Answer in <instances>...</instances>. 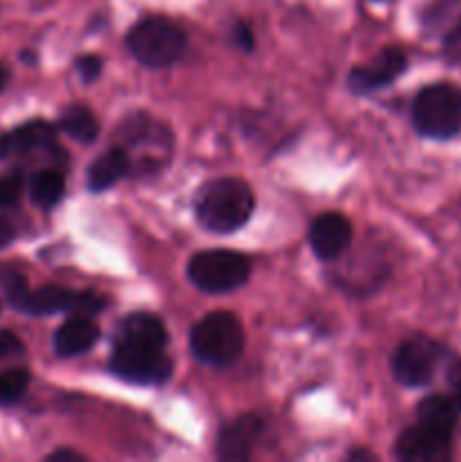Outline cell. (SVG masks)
<instances>
[{"instance_id": "cell-19", "label": "cell", "mask_w": 461, "mask_h": 462, "mask_svg": "<svg viewBox=\"0 0 461 462\" xmlns=\"http://www.w3.org/2000/svg\"><path fill=\"white\" fill-rule=\"evenodd\" d=\"M59 129L71 135L72 140H77V143L89 144L95 143V138L99 135V122L89 106H84V104H71L59 116Z\"/></svg>"}, {"instance_id": "cell-22", "label": "cell", "mask_w": 461, "mask_h": 462, "mask_svg": "<svg viewBox=\"0 0 461 462\" xmlns=\"http://www.w3.org/2000/svg\"><path fill=\"white\" fill-rule=\"evenodd\" d=\"M23 185H25V180H23L21 171H5L0 176V210L14 206L21 199Z\"/></svg>"}, {"instance_id": "cell-20", "label": "cell", "mask_w": 461, "mask_h": 462, "mask_svg": "<svg viewBox=\"0 0 461 462\" xmlns=\"http://www.w3.org/2000/svg\"><path fill=\"white\" fill-rule=\"evenodd\" d=\"M66 194V176L59 170H39L30 179V199L41 210L57 206Z\"/></svg>"}, {"instance_id": "cell-15", "label": "cell", "mask_w": 461, "mask_h": 462, "mask_svg": "<svg viewBox=\"0 0 461 462\" xmlns=\"http://www.w3.org/2000/svg\"><path fill=\"white\" fill-rule=\"evenodd\" d=\"M118 134L127 147H156L165 153H170L172 149L170 129L163 122L149 117L147 113H134V116L125 117L122 125L118 126Z\"/></svg>"}, {"instance_id": "cell-24", "label": "cell", "mask_w": 461, "mask_h": 462, "mask_svg": "<svg viewBox=\"0 0 461 462\" xmlns=\"http://www.w3.org/2000/svg\"><path fill=\"white\" fill-rule=\"evenodd\" d=\"M77 72H80L84 84H90L102 75V59L95 57V54H84V57L77 59Z\"/></svg>"}, {"instance_id": "cell-13", "label": "cell", "mask_w": 461, "mask_h": 462, "mask_svg": "<svg viewBox=\"0 0 461 462\" xmlns=\"http://www.w3.org/2000/svg\"><path fill=\"white\" fill-rule=\"evenodd\" d=\"M310 246L321 262H333L348 251L353 242V226L339 212L319 215L310 226Z\"/></svg>"}, {"instance_id": "cell-18", "label": "cell", "mask_w": 461, "mask_h": 462, "mask_svg": "<svg viewBox=\"0 0 461 462\" xmlns=\"http://www.w3.org/2000/svg\"><path fill=\"white\" fill-rule=\"evenodd\" d=\"M456 415L459 411H456L455 400L446 395H429L416 406V422L447 438H455Z\"/></svg>"}, {"instance_id": "cell-21", "label": "cell", "mask_w": 461, "mask_h": 462, "mask_svg": "<svg viewBox=\"0 0 461 462\" xmlns=\"http://www.w3.org/2000/svg\"><path fill=\"white\" fill-rule=\"evenodd\" d=\"M30 386V373L25 368H12L0 373V406H12L25 395Z\"/></svg>"}, {"instance_id": "cell-29", "label": "cell", "mask_w": 461, "mask_h": 462, "mask_svg": "<svg viewBox=\"0 0 461 462\" xmlns=\"http://www.w3.org/2000/svg\"><path fill=\"white\" fill-rule=\"evenodd\" d=\"M14 237H16V230H14V226L9 224L7 219H3V217H0V248L9 246V244L14 242Z\"/></svg>"}, {"instance_id": "cell-30", "label": "cell", "mask_w": 461, "mask_h": 462, "mask_svg": "<svg viewBox=\"0 0 461 462\" xmlns=\"http://www.w3.org/2000/svg\"><path fill=\"white\" fill-rule=\"evenodd\" d=\"M346 458L348 460H378V456L371 454V451H366V449H353Z\"/></svg>"}, {"instance_id": "cell-9", "label": "cell", "mask_w": 461, "mask_h": 462, "mask_svg": "<svg viewBox=\"0 0 461 462\" xmlns=\"http://www.w3.org/2000/svg\"><path fill=\"white\" fill-rule=\"evenodd\" d=\"M407 70V54L396 45H389L364 66H355L348 75V88L355 95H369L398 79Z\"/></svg>"}, {"instance_id": "cell-7", "label": "cell", "mask_w": 461, "mask_h": 462, "mask_svg": "<svg viewBox=\"0 0 461 462\" xmlns=\"http://www.w3.org/2000/svg\"><path fill=\"white\" fill-rule=\"evenodd\" d=\"M107 300L93 291H72V289L50 287L27 289L25 296L18 300L16 310L30 316H45V314H84L95 316L104 310Z\"/></svg>"}, {"instance_id": "cell-1", "label": "cell", "mask_w": 461, "mask_h": 462, "mask_svg": "<svg viewBox=\"0 0 461 462\" xmlns=\"http://www.w3.org/2000/svg\"><path fill=\"white\" fill-rule=\"evenodd\" d=\"M253 189L235 176L208 180L194 197V215L206 230L229 235L242 228L253 215Z\"/></svg>"}, {"instance_id": "cell-11", "label": "cell", "mask_w": 461, "mask_h": 462, "mask_svg": "<svg viewBox=\"0 0 461 462\" xmlns=\"http://www.w3.org/2000/svg\"><path fill=\"white\" fill-rule=\"evenodd\" d=\"M265 431V422L258 415H240V418L230 420L221 427L220 436H217L215 454L217 458L224 462H242L253 456L258 440Z\"/></svg>"}, {"instance_id": "cell-14", "label": "cell", "mask_w": 461, "mask_h": 462, "mask_svg": "<svg viewBox=\"0 0 461 462\" xmlns=\"http://www.w3.org/2000/svg\"><path fill=\"white\" fill-rule=\"evenodd\" d=\"M34 149H57V129L45 120H30L0 134V158H12Z\"/></svg>"}, {"instance_id": "cell-2", "label": "cell", "mask_w": 461, "mask_h": 462, "mask_svg": "<svg viewBox=\"0 0 461 462\" xmlns=\"http://www.w3.org/2000/svg\"><path fill=\"white\" fill-rule=\"evenodd\" d=\"M411 125L429 140H450L461 134V88L450 81L429 84L411 104Z\"/></svg>"}, {"instance_id": "cell-28", "label": "cell", "mask_w": 461, "mask_h": 462, "mask_svg": "<svg viewBox=\"0 0 461 462\" xmlns=\"http://www.w3.org/2000/svg\"><path fill=\"white\" fill-rule=\"evenodd\" d=\"M450 383H452V391H455V404L456 411L461 413V364H456L450 373Z\"/></svg>"}, {"instance_id": "cell-4", "label": "cell", "mask_w": 461, "mask_h": 462, "mask_svg": "<svg viewBox=\"0 0 461 462\" xmlns=\"http://www.w3.org/2000/svg\"><path fill=\"white\" fill-rule=\"evenodd\" d=\"M127 48L147 68H167L183 57L188 36L174 21L163 16L140 18L127 32Z\"/></svg>"}, {"instance_id": "cell-6", "label": "cell", "mask_w": 461, "mask_h": 462, "mask_svg": "<svg viewBox=\"0 0 461 462\" xmlns=\"http://www.w3.org/2000/svg\"><path fill=\"white\" fill-rule=\"evenodd\" d=\"M446 350L428 337H411L402 341L391 355V374L407 388H425L432 383Z\"/></svg>"}, {"instance_id": "cell-12", "label": "cell", "mask_w": 461, "mask_h": 462, "mask_svg": "<svg viewBox=\"0 0 461 462\" xmlns=\"http://www.w3.org/2000/svg\"><path fill=\"white\" fill-rule=\"evenodd\" d=\"M167 346L165 323L149 311H134L125 316L113 329V347L136 350H163Z\"/></svg>"}, {"instance_id": "cell-5", "label": "cell", "mask_w": 461, "mask_h": 462, "mask_svg": "<svg viewBox=\"0 0 461 462\" xmlns=\"http://www.w3.org/2000/svg\"><path fill=\"white\" fill-rule=\"evenodd\" d=\"M188 278L206 293H229L251 278V260L238 251H202L190 257Z\"/></svg>"}, {"instance_id": "cell-32", "label": "cell", "mask_w": 461, "mask_h": 462, "mask_svg": "<svg viewBox=\"0 0 461 462\" xmlns=\"http://www.w3.org/2000/svg\"><path fill=\"white\" fill-rule=\"evenodd\" d=\"M371 3H389V0H371Z\"/></svg>"}, {"instance_id": "cell-10", "label": "cell", "mask_w": 461, "mask_h": 462, "mask_svg": "<svg viewBox=\"0 0 461 462\" xmlns=\"http://www.w3.org/2000/svg\"><path fill=\"white\" fill-rule=\"evenodd\" d=\"M393 454L402 462H443L452 456V438L441 436L419 422L400 431L393 445Z\"/></svg>"}, {"instance_id": "cell-26", "label": "cell", "mask_w": 461, "mask_h": 462, "mask_svg": "<svg viewBox=\"0 0 461 462\" xmlns=\"http://www.w3.org/2000/svg\"><path fill=\"white\" fill-rule=\"evenodd\" d=\"M23 355V343L9 329H0V359H9V356Z\"/></svg>"}, {"instance_id": "cell-27", "label": "cell", "mask_w": 461, "mask_h": 462, "mask_svg": "<svg viewBox=\"0 0 461 462\" xmlns=\"http://www.w3.org/2000/svg\"><path fill=\"white\" fill-rule=\"evenodd\" d=\"M86 458L72 449H57L48 456V462H84Z\"/></svg>"}, {"instance_id": "cell-17", "label": "cell", "mask_w": 461, "mask_h": 462, "mask_svg": "<svg viewBox=\"0 0 461 462\" xmlns=\"http://www.w3.org/2000/svg\"><path fill=\"white\" fill-rule=\"evenodd\" d=\"M131 171V158L125 147H111L99 153L86 171V188L90 192H107Z\"/></svg>"}, {"instance_id": "cell-31", "label": "cell", "mask_w": 461, "mask_h": 462, "mask_svg": "<svg viewBox=\"0 0 461 462\" xmlns=\"http://www.w3.org/2000/svg\"><path fill=\"white\" fill-rule=\"evenodd\" d=\"M5 81H7V72H5V68H3V66H0V90H3Z\"/></svg>"}, {"instance_id": "cell-16", "label": "cell", "mask_w": 461, "mask_h": 462, "mask_svg": "<svg viewBox=\"0 0 461 462\" xmlns=\"http://www.w3.org/2000/svg\"><path fill=\"white\" fill-rule=\"evenodd\" d=\"M99 341V328L93 316L72 314L61 328L54 332L52 346L59 356L86 355Z\"/></svg>"}, {"instance_id": "cell-3", "label": "cell", "mask_w": 461, "mask_h": 462, "mask_svg": "<svg viewBox=\"0 0 461 462\" xmlns=\"http://www.w3.org/2000/svg\"><path fill=\"white\" fill-rule=\"evenodd\" d=\"M194 359L215 368L235 364L244 350V328L230 311H211L190 332Z\"/></svg>"}, {"instance_id": "cell-25", "label": "cell", "mask_w": 461, "mask_h": 462, "mask_svg": "<svg viewBox=\"0 0 461 462\" xmlns=\"http://www.w3.org/2000/svg\"><path fill=\"white\" fill-rule=\"evenodd\" d=\"M230 43L238 50H242V52H251L253 45H256L251 27H249L247 23H235L233 30H230Z\"/></svg>"}, {"instance_id": "cell-23", "label": "cell", "mask_w": 461, "mask_h": 462, "mask_svg": "<svg viewBox=\"0 0 461 462\" xmlns=\"http://www.w3.org/2000/svg\"><path fill=\"white\" fill-rule=\"evenodd\" d=\"M441 54L450 66H461V18L443 34Z\"/></svg>"}, {"instance_id": "cell-8", "label": "cell", "mask_w": 461, "mask_h": 462, "mask_svg": "<svg viewBox=\"0 0 461 462\" xmlns=\"http://www.w3.org/2000/svg\"><path fill=\"white\" fill-rule=\"evenodd\" d=\"M108 370L134 386H163L172 377V361L163 355V350L113 347Z\"/></svg>"}]
</instances>
